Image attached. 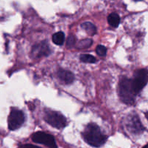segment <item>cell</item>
Here are the masks:
<instances>
[{"label":"cell","mask_w":148,"mask_h":148,"mask_svg":"<svg viewBox=\"0 0 148 148\" xmlns=\"http://www.w3.org/2000/svg\"><path fill=\"white\" fill-rule=\"evenodd\" d=\"M82 136L87 144L95 147H101L107 140V137L102 133L99 126L94 123H90L85 127Z\"/></svg>","instance_id":"6da1fadb"},{"label":"cell","mask_w":148,"mask_h":148,"mask_svg":"<svg viewBox=\"0 0 148 148\" xmlns=\"http://www.w3.org/2000/svg\"><path fill=\"white\" fill-rule=\"evenodd\" d=\"M118 95L120 101L128 105H132L134 103L135 95L131 79L126 77L122 78L118 85Z\"/></svg>","instance_id":"7a4b0ae2"},{"label":"cell","mask_w":148,"mask_h":148,"mask_svg":"<svg viewBox=\"0 0 148 148\" xmlns=\"http://www.w3.org/2000/svg\"><path fill=\"white\" fill-rule=\"evenodd\" d=\"M44 119L47 124L57 129H62L66 126L65 117L57 111L49 109L44 110Z\"/></svg>","instance_id":"3957f363"},{"label":"cell","mask_w":148,"mask_h":148,"mask_svg":"<svg viewBox=\"0 0 148 148\" xmlns=\"http://www.w3.org/2000/svg\"><path fill=\"white\" fill-rule=\"evenodd\" d=\"M131 82L135 93H139L148 82V71L145 69L136 70Z\"/></svg>","instance_id":"277c9868"},{"label":"cell","mask_w":148,"mask_h":148,"mask_svg":"<svg viewBox=\"0 0 148 148\" xmlns=\"http://www.w3.org/2000/svg\"><path fill=\"white\" fill-rule=\"evenodd\" d=\"M25 121V116L22 111L17 108H12L8 116L9 130H16L20 128Z\"/></svg>","instance_id":"5b68a950"},{"label":"cell","mask_w":148,"mask_h":148,"mask_svg":"<svg viewBox=\"0 0 148 148\" xmlns=\"http://www.w3.org/2000/svg\"><path fill=\"white\" fill-rule=\"evenodd\" d=\"M32 140L36 143H39L49 148H57L53 136L43 132H37L31 137Z\"/></svg>","instance_id":"8992f818"},{"label":"cell","mask_w":148,"mask_h":148,"mask_svg":"<svg viewBox=\"0 0 148 148\" xmlns=\"http://www.w3.org/2000/svg\"><path fill=\"white\" fill-rule=\"evenodd\" d=\"M126 125L128 130L133 134H140L144 131V127L136 114H131L126 118Z\"/></svg>","instance_id":"52a82bcc"},{"label":"cell","mask_w":148,"mask_h":148,"mask_svg":"<svg viewBox=\"0 0 148 148\" xmlns=\"http://www.w3.org/2000/svg\"><path fill=\"white\" fill-rule=\"evenodd\" d=\"M51 51L49 44L46 41H42L36 44L31 50V56L33 58H39L41 56H47Z\"/></svg>","instance_id":"ba28073f"},{"label":"cell","mask_w":148,"mask_h":148,"mask_svg":"<svg viewBox=\"0 0 148 148\" xmlns=\"http://www.w3.org/2000/svg\"><path fill=\"white\" fill-rule=\"evenodd\" d=\"M58 79L64 84L69 85L74 80V75L71 72L65 69H59L57 73Z\"/></svg>","instance_id":"9c48e42d"},{"label":"cell","mask_w":148,"mask_h":148,"mask_svg":"<svg viewBox=\"0 0 148 148\" xmlns=\"http://www.w3.org/2000/svg\"><path fill=\"white\" fill-rule=\"evenodd\" d=\"M81 27L90 36H93L97 33V28L93 23L90 22H84L81 25Z\"/></svg>","instance_id":"30bf717a"},{"label":"cell","mask_w":148,"mask_h":148,"mask_svg":"<svg viewBox=\"0 0 148 148\" xmlns=\"http://www.w3.org/2000/svg\"><path fill=\"white\" fill-rule=\"evenodd\" d=\"M107 21H108L110 25H111L112 27H117L118 25L120 24V17L117 13L113 12L108 15Z\"/></svg>","instance_id":"8fae6325"},{"label":"cell","mask_w":148,"mask_h":148,"mask_svg":"<svg viewBox=\"0 0 148 148\" xmlns=\"http://www.w3.org/2000/svg\"><path fill=\"white\" fill-rule=\"evenodd\" d=\"M64 40H65V34H64L63 32H57L52 36V41L54 43L58 45V46L62 45V43H64Z\"/></svg>","instance_id":"7c38bea8"},{"label":"cell","mask_w":148,"mask_h":148,"mask_svg":"<svg viewBox=\"0 0 148 148\" xmlns=\"http://www.w3.org/2000/svg\"><path fill=\"white\" fill-rule=\"evenodd\" d=\"M93 41L90 38H85V39H82V40H80L78 42V45H77V49H87L89 46H91V45L92 44Z\"/></svg>","instance_id":"4fadbf2b"},{"label":"cell","mask_w":148,"mask_h":148,"mask_svg":"<svg viewBox=\"0 0 148 148\" xmlns=\"http://www.w3.org/2000/svg\"><path fill=\"white\" fill-rule=\"evenodd\" d=\"M80 60L84 63L93 64L96 62V58L90 54H81L80 56Z\"/></svg>","instance_id":"5bb4252c"},{"label":"cell","mask_w":148,"mask_h":148,"mask_svg":"<svg viewBox=\"0 0 148 148\" xmlns=\"http://www.w3.org/2000/svg\"><path fill=\"white\" fill-rule=\"evenodd\" d=\"M96 53L100 56H104L107 53V49L102 45H99L96 48Z\"/></svg>","instance_id":"9a60e30c"},{"label":"cell","mask_w":148,"mask_h":148,"mask_svg":"<svg viewBox=\"0 0 148 148\" xmlns=\"http://www.w3.org/2000/svg\"><path fill=\"white\" fill-rule=\"evenodd\" d=\"M75 37L73 35H71V36L68 37V38L67 39L66 41V46L68 48H71L75 45Z\"/></svg>","instance_id":"2e32d148"},{"label":"cell","mask_w":148,"mask_h":148,"mask_svg":"<svg viewBox=\"0 0 148 148\" xmlns=\"http://www.w3.org/2000/svg\"><path fill=\"white\" fill-rule=\"evenodd\" d=\"M18 148H41L39 147L38 146L33 145H20Z\"/></svg>","instance_id":"e0dca14e"},{"label":"cell","mask_w":148,"mask_h":148,"mask_svg":"<svg viewBox=\"0 0 148 148\" xmlns=\"http://www.w3.org/2000/svg\"><path fill=\"white\" fill-rule=\"evenodd\" d=\"M145 116H146V118L148 119V113H146V114H145Z\"/></svg>","instance_id":"ac0fdd59"},{"label":"cell","mask_w":148,"mask_h":148,"mask_svg":"<svg viewBox=\"0 0 148 148\" xmlns=\"http://www.w3.org/2000/svg\"><path fill=\"white\" fill-rule=\"evenodd\" d=\"M142 148H148V144L146 145H145V146H144V147H142Z\"/></svg>","instance_id":"d6986e66"},{"label":"cell","mask_w":148,"mask_h":148,"mask_svg":"<svg viewBox=\"0 0 148 148\" xmlns=\"http://www.w3.org/2000/svg\"><path fill=\"white\" fill-rule=\"evenodd\" d=\"M134 1H142V0H134Z\"/></svg>","instance_id":"ffe728a7"}]
</instances>
